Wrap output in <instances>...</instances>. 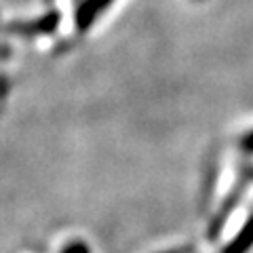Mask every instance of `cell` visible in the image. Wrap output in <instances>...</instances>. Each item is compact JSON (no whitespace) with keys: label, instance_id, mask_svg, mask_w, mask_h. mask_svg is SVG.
Returning a JSON list of instances; mask_svg holds the SVG:
<instances>
[{"label":"cell","instance_id":"cell-2","mask_svg":"<svg viewBox=\"0 0 253 253\" xmlns=\"http://www.w3.org/2000/svg\"><path fill=\"white\" fill-rule=\"evenodd\" d=\"M63 253H89V247L83 243H72V245H68L66 249H63Z\"/></svg>","mask_w":253,"mask_h":253},{"label":"cell","instance_id":"cell-3","mask_svg":"<svg viewBox=\"0 0 253 253\" xmlns=\"http://www.w3.org/2000/svg\"><path fill=\"white\" fill-rule=\"evenodd\" d=\"M241 148L245 150V152H253V131L247 133V135L241 139Z\"/></svg>","mask_w":253,"mask_h":253},{"label":"cell","instance_id":"cell-1","mask_svg":"<svg viewBox=\"0 0 253 253\" xmlns=\"http://www.w3.org/2000/svg\"><path fill=\"white\" fill-rule=\"evenodd\" d=\"M251 247H253V217L245 224L241 234L224 249V253H247Z\"/></svg>","mask_w":253,"mask_h":253}]
</instances>
